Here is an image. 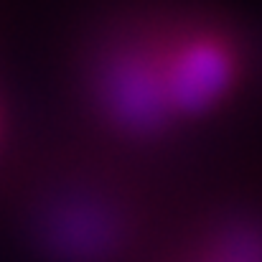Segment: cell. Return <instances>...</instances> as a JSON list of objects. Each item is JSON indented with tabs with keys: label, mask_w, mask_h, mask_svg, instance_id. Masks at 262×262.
Returning <instances> with one entry per match:
<instances>
[{
	"label": "cell",
	"mask_w": 262,
	"mask_h": 262,
	"mask_svg": "<svg viewBox=\"0 0 262 262\" xmlns=\"http://www.w3.org/2000/svg\"><path fill=\"white\" fill-rule=\"evenodd\" d=\"M145 262H262V188L181 204Z\"/></svg>",
	"instance_id": "obj_1"
}]
</instances>
